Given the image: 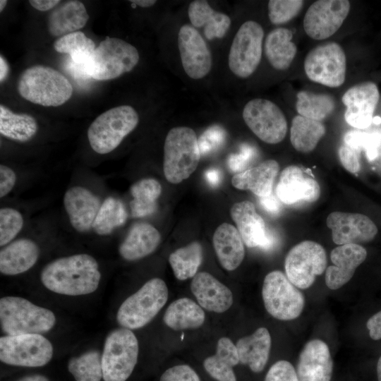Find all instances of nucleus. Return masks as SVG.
Returning <instances> with one entry per match:
<instances>
[{"label":"nucleus","mask_w":381,"mask_h":381,"mask_svg":"<svg viewBox=\"0 0 381 381\" xmlns=\"http://www.w3.org/2000/svg\"><path fill=\"white\" fill-rule=\"evenodd\" d=\"M88 19L85 6L81 1H68L50 13L47 20L48 31L51 35L61 37L83 28Z\"/></svg>","instance_id":"obj_30"},{"label":"nucleus","mask_w":381,"mask_h":381,"mask_svg":"<svg viewBox=\"0 0 381 381\" xmlns=\"http://www.w3.org/2000/svg\"><path fill=\"white\" fill-rule=\"evenodd\" d=\"M16 381H49V379L42 375L34 374L23 377Z\"/></svg>","instance_id":"obj_57"},{"label":"nucleus","mask_w":381,"mask_h":381,"mask_svg":"<svg viewBox=\"0 0 381 381\" xmlns=\"http://www.w3.org/2000/svg\"><path fill=\"white\" fill-rule=\"evenodd\" d=\"M37 243L30 238L15 240L0 251V272L5 275H17L29 270L40 256Z\"/></svg>","instance_id":"obj_25"},{"label":"nucleus","mask_w":381,"mask_h":381,"mask_svg":"<svg viewBox=\"0 0 381 381\" xmlns=\"http://www.w3.org/2000/svg\"><path fill=\"white\" fill-rule=\"evenodd\" d=\"M63 204L73 229L79 233H86L92 229L102 202L89 188L77 185L65 192Z\"/></svg>","instance_id":"obj_21"},{"label":"nucleus","mask_w":381,"mask_h":381,"mask_svg":"<svg viewBox=\"0 0 381 381\" xmlns=\"http://www.w3.org/2000/svg\"><path fill=\"white\" fill-rule=\"evenodd\" d=\"M238 363L236 344L229 338L222 337L217 341L215 353L205 359L203 366L217 381H236L233 367Z\"/></svg>","instance_id":"obj_32"},{"label":"nucleus","mask_w":381,"mask_h":381,"mask_svg":"<svg viewBox=\"0 0 381 381\" xmlns=\"http://www.w3.org/2000/svg\"><path fill=\"white\" fill-rule=\"evenodd\" d=\"M264 30L255 21L243 23L235 35L229 53L231 71L237 77L246 78L258 68L262 53Z\"/></svg>","instance_id":"obj_12"},{"label":"nucleus","mask_w":381,"mask_h":381,"mask_svg":"<svg viewBox=\"0 0 381 381\" xmlns=\"http://www.w3.org/2000/svg\"><path fill=\"white\" fill-rule=\"evenodd\" d=\"M6 4H7V1H6V0H1L0 1V11L1 12L4 9Z\"/></svg>","instance_id":"obj_60"},{"label":"nucleus","mask_w":381,"mask_h":381,"mask_svg":"<svg viewBox=\"0 0 381 381\" xmlns=\"http://www.w3.org/2000/svg\"><path fill=\"white\" fill-rule=\"evenodd\" d=\"M205 178L209 184L216 186L221 180V174L217 169H210L205 172Z\"/></svg>","instance_id":"obj_55"},{"label":"nucleus","mask_w":381,"mask_h":381,"mask_svg":"<svg viewBox=\"0 0 381 381\" xmlns=\"http://www.w3.org/2000/svg\"><path fill=\"white\" fill-rule=\"evenodd\" d=\"M0 322L2 331L9 336L42 334L56 323L54 313L18 296L0 300Z\"/></svg>","instance_id":"obj_4"},{"label":"nucleus","mask_w":381,"mask_h":381,"mask_svg":"<svg viewBox=\"0 0 381 381\" xmlns=\"http://www.w3.org/2000/svg\"><path fill=\"white\" fill-rule=\"evenodd\" d=\"M16 174L8 166L0 165V197L3 198L13 189L16 183Z\"/></svg>","instance_id":"obj_51"},{"label":"nucleus","mask_w":381,"mask_h":381,"mask_svg":"<svg viewBox=\"0 0 381 381\" xmlns=\"http://www.w3.org/2000/svg\"><path fill=\"white\" fill-rule=\"evenodd\" d=\"M258 157L257 149L250 144L243 143L238 153L229 155L227 164L229 169L237 174L248 169V166Z\"/></svg>","instance_id":"obj_47"},{"label":"nucleus","mask_w":381,"mask_h":381,"mask_svg":"<svg viewBox=\"0 0 381 381\" xmlns=\"http://www.w3.org/2000/svg\"><path fill=\"white\" fill-rule=\"evenodd\" d=\"M137 337L129 329L121 327L107 336L102 353L104 381H126L138 362Z\"/></svg>","instance_id":"obj_8"},{"label":"nucleus","mask_w":381,"mask_h":381,"mask_svg":"<svg viewBox=\"0 0 381 381\" xmlns=\"http://www.w3.org/2000/svg\"><path fill=\"white\" fill-rule=\"evenodd\" d=\"M230 214L243 243L248 248L259 247L269 250L273 247L274 237L266 229L265 221L258 214L252 202H236L231 207Z\"/></svg>","instance_id":"obj_20"},{"label":"nucleus","mask_w":381,"mask_h":381,"mask_svg":"<svg viewBox=\"0 0 381 381\" xmlns=\"http://www.w3.org/2000/svg\"><path fill=\"white\" fill-rule=\"evenodd\" d=\"M298 381H330L333 361L326 343L313 339L301 351L296 367Z\"/></svg>","instance_id":"obj_22"},{"label":"nucleus","mask_w":381,"mask_h":381,"mask_svg":"<svg viewBox=\"0 0 381 381\" xmlns=\"http://www.w3.org/2000/svg\"><path fill=\"white\" fill-rule=\"evenodd\" d=\"M159 381H200V379L190 365L183 364L166 370Z\"/></svg>","instance_id":"obj_49"},{"label":"nucleus","mask_w":381,"mask_h":381,"mask_svg":"<svg viewBox=\"0 0 381 381\" xmlns=\"http://www.w3.org/2000/svg\"><path fill=\"white\" fill-rule=\"evenodd\" d=\"M188 18L194 28H203L208 40L222 38L231 25V19L226 14L215 11L204 0L192 1L188 10Z\"/></svg>","instance_id":"obj_31"},{"label":"nucleus","mask_w":381,"mask_h":381,"mask_svg":"<svg viewBox=\"0 0 381 381\" xmlns=\"http://www.w3.org/2000/svg\"><path fill=\"white\" fill-rule=\"evenodd\" d=\"M200 152L195 131L186 126L171 128L164 145L163 171L166 179L179 183L197 169Z\"/></svg>","instance_id":"obj_3"},{"label":"nucleus","mask_w":381,"mask_h":381,"mask_svg":"<svg viewBox=\"0 0 381 381\" xmlns=\"http://www.w3.org/2000/svg\"><path fill=\"white\" fill-rule=\"evenodd\" d=\"M163 320L174 330L193 329L205 322V313L202 308L188 298H181L173 301L167 308Z\"/></svg>","instance_id":"obj_34"},{"label":"nucleus","mask_w":381,"mask_h":381,"mask_svg":"<svg viewBox=\"0 0 381 381\" xmlns=\"http://www.w3.org/2000/svg\"><path fill=\"white\" fill-rule=\"evenodd\" d=\"M212 241L222 267L228 271L236 270L245 257L243 241L238 229L231 224L222 223L215 230Z\"/></svg>","instance_id":"obj_28"},{"label":"nucleus","mask_w":381,"mask_h":381,"mask_svg":"<svg viewBox=\"0 0 381 381\" xmlns=\"http://www.w3.org/2000/svg\"><path fill=\"white\" fill-rule=\"evenodd\" d=\"M275 194L284 204L291 205L301 202H313L320 196L318 181L296 165L284 169L277 182Z\"/></svg>","instance_id":"obj_18"},{"label":"nucleus","mask_w":381,"mask_h":381,"mask_svg":"<svg viewBox=\"0 0 381 381\" xmlns=\"http://www.w3.org/2000/svg\"><path fill=\"white\" fill-rule=\"evenodd\" d=\"M296 109L300 116L322 121L334 111L335 101L328 94L302 90L297 93Z\"/></svg>","instance_id":"obj_39"},{"label":"nucleus","mask_w":381,"mask_h":381,"mask_svg":"<svg viewBox=\"0 0 381 381\" xmlns=\"http://www.w3.org/2000/svg\"><path fill=\"white\" fill-rule=\"evenodd\" d=\"M226 138L225 131L219 126L206 129L198 139L201 156L210 154L223 145Z\"/></svg>","instance_id":"obj_46"},{"label":"nucleus","mask_w":381,"mask_h":381,"mask_svg":"<svg viewBox=\"0 0 381 381\" xmlns=\"http://www.w3.org/2000/svg\"><path fill=\"white\" fill-rule=\"evenodd\" d=\"M190 290L198 304L208 311L224 313L234 302L231 291L206 272H198L193 277Z\"/></svg>","instance_id":"obj_24"},{"label":"nucleus","mask_w":381,"mask_h":381,"mask_svg":"<svg viewBox=\"0 0 381 381\" xmlns=\"http://www.w3.org/2000/svg\"><path fill=\"white\" fill-rule=\"evenodd\" d=\"M262 296L267 313L280 320L297 318L305 305L303 294L286 275L278 270L272 271L265 276Z\"/></svg>","instance_id":"obj_9"},{"label":"nucleus","mask_w":381,"mask_h":381,"mask_svg":"<svg viewBox=\"0 0 381 381\" xmlns=\"http://www.w3.org/2000/svg\"><path fill=\"white\" fill-rule=\"evenodd\" d=\"M304 71L312 81L329 87H338L344 80L346 55L335 42L320 44L311 49L304 61Z\"/></svg>","instance_id":"obj_11"},{"label":"nucleus","mask_w":381,"mask_h":381,"mask_svg":"<svg viewBox=\"0 0 381 381\" xmlns=\"http://www.w3.org/2000/svg\"><path fill=\"white\" fill-rule=\"evenodd\" d=\"M292 32L285 28H277L270 31L265 41V54L277 70L287 69L294 59L297 47L292 42Z\"/></svg>","instance_id":"obj_33"},{"label":"nucleus","mask_w":381,"mask_h":381,"mask_svg":"<svg viewBox=\"0 0 381 381\" xmlns=\"http://www.w3.org/2000/svg\"><path fill=\"white\" fill-rule=\"evenodd\" d=\"M303 6L302 0H270L268 16L274 25L284 24L294 18Z\"/></svg>","instance_id":"obj_44"},{"label":"nucleus","mask_w":381,"mask_h":381,"mask_svg":"<svg viewBox=\"0 0 381 381\" xmlns=\"http://www.w3.org/2000/svg\"><path fill=\"white\" fill-rule=\"evenodd\" d=\"M178 47L182 66L188 76L198 80L209 73L212 64L211 52L193 26L183 25L180 28Z\"/></svg>","instance_id":"obj_16"},{"label":"nucleus","mask_w":381,"mask_h":381,"mask_svg":"<svg viewBox=\"0 0 381 381\" xmlns=\"http://www.w3.org/2000/svg\"><path fill=\"white\" fill-rule=\"evenodd\" d=\"M130 192V210L133 217H143L156 212L157 199L162 193V186L157 180L140 179L131 186Z\"/></svg>","instance_id":"obj_36"},{"label":"nucleus","mask_w":381,"mask_h":381,"mask_svg":"<svg viewBox=\"0 0 381 381\" xmlns=\"http://www.w3.org/2000/svg\"><path fill=\"white\" fill-rule=\"evenodd\" d=\"M271 343L270 332L263 327L240 338L236 344L240 363L248 365L254 373L261 372L268 361Z\"/></svg>","instance_id":"obj_29"},{"label":"nucleus","mask_w":381,"mask_h":381,"mask_svg":"<svg viewBox=\"0 0 381 381\" xmlns=\"http://www.w3.org/2000/svg\"><path fill=\"white\" fill-rule=\"evenodd\" d=\"M53 47L59 53L69 54L72 61L82 68L96 48L95 42L81 31L73 32L58 38Z\"/></svg>","instance_id":"obj_41"},{"label":"nucleus","mask_w":381,"mask_h":381,"mask_svg":"<svg viewBox=\"0 0 381 381\" xmlns=\"http://www.w3.org/2000/svg\"><path fill=\"white\" fill-rule=\"evenodd\" d=\"M126 219L127 212L123 203L110 196L102 202L92 229L99 236H107L116 228L123 225Z\"/></svg>","instance_id":"obj_40"},{"label":"nucleus","mask_w":381,"mask_h":381,"mask_svg":"<svg viewBox=\"0 0 381 381\" xmlns=\"http://www.w3.org/2000/svg\"><path fill=\"white\" fill-rule=\"evenodd\" d=\"M9 68L8 64L2 55L0 56V82L2 83L6 80L8 75Z\"/></svg>","instance_id":"obj_56"},{"label":"nucleus","mask_w":381,"mask_h":381,"mask_svg":"<svg viewBox=\"0 0 381 381\" xmlns=\"http://www.w3.org/2000/svg\"><path fill=\"white\" fill-rule=\"evenodd\" d=\"M30 5L40 11H46L54 8L60 3L59 0H30Z\"/></svg>","instance_id":"obj_54"},{"label":"nucleus","mask_w":381,"mask_h":381,"mask_svg":"<svg viewBox=\"0 0 381 381\" xmlns=\"http://www.w3.org/2000/svg\"><path fill=\"white\" fill-rule=\"evenodd\" d=\"M18 91L23 98L32 103L44 107H58L71 97L73 87L59 71L37 65L21 73Z\"/></svg>","instance_id":"obj_2"},{"label":"nucleus","mask_w":381,"mask_h":381,"mask_svg":"<svg viewBox=\"0 0 381 381\" xmlns=\"http://www.w3.org/2000/svg\"><path fill=\"white\" fill-rule=\"evenodd\" d=\"M366 327L372 339L379 340L381 339V310L368 320Z\"/></svg>","instance_id":"obj_52"},{"label":"nucleus","mask_w":381,"mask_h":381,"mask_svg":"<svg viewBox=\"0 0 381 381\" xmlns=\"http://www.w3.org/2000/svg\"><path fill=\"white\" fill-rule=\"evenodd\" d=\"M279 170V165L276 160L267 159L255 167L235 174L231 183L236 188L250 190L259 198L267 197L272 194Z\"/></svg>","instance_id":"obj_27"},{"label":"nucleus","mask_w":381,"mask_h":381,"mask_svg":"<svg viewBox=\"0 0 381 381\" xmlns=\"http://www.w3.org/2000/svg\"><path fill=\"white\" fill-rule=\"evenodd\" d=\"M161 242L159 231L148 223H137L121 243L119 252L126 260L134 261L152 253Z\"/></svg>","instance_id":"obj_26"},{"label":"nucleus","mask_w":381,"mask_h":381,"mask_svg":"<svg viewBox=\"0 0 381 381\" xmlns=\"http://www.w3.org/2000/svg\"><path fill=\"white\" fill-rule=\"evenodd\" d=\"M243 119L251 131L269 144L282 141L287 132V121L279 107L262 98L249 101L243 110Z\"/></svg>","instance_id":"obj_14"},{"label":"nucleus","mask_w":381,"mask_h":381,"mask_svg":"<svg viewBox=\"0 0 381 381\" xmlns=\"http://www.w3.org/2000/svg\"><path fill=\"white\" fill-rule=\"evenodd\" d=\"M347 0H319L308 8L303 18V28L308 37L325 40L341 26L350 11Z\"/></svg>","instance_id":"obj_15"},{"label":"nucleus","mask_w":381,"mask_h":381,"mask_svg":"<svg viewBox=\"0 0 381 381\" xmlns=\"http://www.w3.org/2000/svg\"><path fill=\"white\" fill-rule=\"evenodd\" d=\"M36 119L27 114L13 113L3 104L0 105V133L4 137L17 142L30 140L37 133Z\"/></svg>","instance_id":"obj_35"},{"label":"nucleus","mask_w":381,"mask_h":381,"mask_svg":"<svg viewBox=\"0 0 381 381\" xmlns=\"http://www.w3.org/2000/svg\"><path fill=\"white\" fill-rule=\"evenodd\" d=\"M326 222L332 231L334 243L339 246L369 242L377 233L375 223L359 213L333 212L328 215Z\"/></svg>","instance_id":"obj_19"},{"label":"nucleus","mask_w":381,"mask_h":381,"mask_svg":"<svg viewBox=\"0 0 381 381\" xmlns=\"http://www.w3.org/2000/svg\"><path fill=\"white\" fill-rule=\"evenodd\" d=\"M260 203L267 212L276 214L280 211V205L277 199L272 194L267 197L260 198Z\"/></svg>","instance_id":"obj_53"},{"label":"nucleus","mask_w":381,"mask_h":381,"mask_svg":"<svg viewBox=\"0 0 381 381\" xmlns=\"http://www.w3.org/2000/svg\"><path fill=\"white\" fill-rule=\"evenodd\" d=\"M380 99L375 83L366 81L348 89L341 97L346 109L344 119L351 126L358 129L368 128L373 121V114Z\"/></svg>","instance_id":"obj_17"},{"label":"nucleus","mask_w":381,"mask_h":381,"mask_svg":"<svg viewBox=\"0 0 381 381\" xmlns=\"http://www.w3.org/2000/svg\"><path fill=\"white\" fill-rule=\"evenodd\" d=\"M360 151L346 145H341L338 150L339 160L348 171L356 174L360 171Z\"/></svg>","instance_id":"obj_50"},{"label":"nucleus","mask_w":381,"mask_h":381,"mask_svg":"<svg viewBox=\"0 0 381 381\" xmlns=\"http://www.w3.org/2000/svg\"><path fill=\"white\" fill-rule=\"evenodd\" d=\"M377 381H381V356L377 361Z\"/></svg>","instance_id":"obj_59"},{"label":"nucleus","mask_w":381,"mask_h":381,"mask_svg":"<svg viewBox=\"0 0 381 381\" xmlns=\"http://www.w3.org/2000/svg\"><path fill=\"white\" fill-rule=\"evenodd\" d=\"M325 132V127L321 121L298 115L291 121V143L297 151L308 153L316 147Z\"/></svg>","instance_id":"obj_37"},{"label":"nucleus","mask_w":381,"mask_h":381,"mask_svg":"<svg viewBox=\"0 0 381 381\" xmlns=\"http://www.w3.org/2000/svg\"><path fill=\"white\" fill-rule=\"evenodd\" d=\"M68 370L75 381H101L103 379L102 354L90 350L73 356L68 360Z\"/></svg>","instance_id":"obj_42"},{"label":"nucleus","mask_w":381,"mask_h":381,"mask_svg":"<svg viewBox=\"0 0 381 381\" xmlns=\"http://www.w3.org/2000/svg\"><path fill=\"white\" fill-rule=\"evenodd\" d=\"M265 381H298L296 371L291 363L281 360L274 363L266 374Z\"/></svg>","instance_id":"obj_48"},{"label":"nucleus","mask_w":381,"mask_h":381,"mask_svg":"<svg viewBox=\"0 0 381 381\" xmlns=\"http://www.w3.org/2000/svg\"><path fill=\"white\" fill-rule=\"evenodd\" d=\"M366 257L367 251L359 244H345L334 248L330 254L334 265L329 266L325 272L327 286L332 290L341 288L349 282Z\"/></svg>","instance_id":"obj_23"},{"label":"nucleus","mask_w":381,"mask_h":381,"mask_svg":"<svg viewBox=\"0 0 381 381\" xmlns=\"http://www.w3.org/2000/svg\"><path fill=\"white\" fill-rule=\"evenodd\" d=\"M138 122V114L130 105L110 109L99 115L89 126V144L96 153L108 154L121 143Z\"/></svg>","instance_id":"obj_6"},{"label":"nucleus","mask_w":381,"mask_h":381,"mask_svg":"<svg viewBox=\"0 0 381 381\" xmlns=\"http://www.w3.org/2000/svg\"><path fill=\"white\" fill-rule=\"evenodd\" d=\"M167 299L168 288L164 280L151 279L121 304L117 322L131 330L141 328L157 315Z\"/></svg>","instance_id":"obj_7"},{"label":"nucleus","mask_w":381,"mask_h":381,"mask_svg":"<svg viewBox=\"0 0 381 381\" xmlns=\"http://www.w3.org/2000/svg\"><path fill=\"white\" fill-rule=\"evenodd\" d=\"M53 346L40 334L6 335L0 338V360L14 366L37 368L52 358Z\"/></svg>","instance_id":"obj_10"},{"label":"nucleus","mask_w":381,"mask_h":381,"mask_svg":"<svg viewBox=\"0 0 381 381\" xmlns=\"http://www.w3.org/2000/svg\"><path fill=\"white\" fill-rule=\"evenodd\" d=\"M202 261V248L198 241H193L171 253L169 262L176 278L183 281L193 277Z\"/></svg>","instance_id":"obj_38"},{"label":"nucleus","mask_w":381,"mask_h":381,"mask_svg":"<svg viewBox=\"0 0 381 381\" xmlns=\"http://www.w3.org/2000/svg\"><path fill=\"white\" fill-rule=\"evenodd\" d=\"M24 225V218L20 211L4 207L0 210V246L4 247L12 242Z\"/></svg>","instance_id":"obj_43"},{"label":"nucleus","mask_w":381,"mask_h":381,"mask_svg":"<svg viewBox=\"0 0 381 381\" xmlns=\"http://www.w3.org/2000/svg\"><path fill=\"white\" fill-rule=\"evenodd\" d=\"M42 284L49 291L67 296H80L97 290L101 279L99 265L86 253L61 257L41 271Z\"/></svg>","instance_id":"obj_1"},{"label":"nucleus","mask_w":381,"mask_h":381,"mask_svg":"<svg viewBox=\"0 0 381 381\" xmlns=\"http://www.w3.org/2000/svg\"><path fill=\"white\" fill-rule=\"evenodd\" d=\"M129 1L143 8L150 7L157 2L155 0H131Z\"/></svg>","instance_id":"obj_58"},{"label":"nucleus","mask_w":381,"mask_h":381,"mask_svg":"<svg viewBox=\"0 0 381 381\" xmlns=\"http://www.w3.org/2000/svg\"><path fill=\"white\" fill-rule=\"evenodd\" d=\"M381 137L377 133H369L359 131H349L344 136L345 144L357 150H363L369 160L374 159L377 155Z\"/></svg>","instance_id":"obj_45"},{"label":"nucleus","mask_w":381,"mask_h":381,"mask_svg":"<svg viewBox=\"0 0 381 381\" xmlns=\"http://www.w3.org/2000/svg\"><path fill=\"white\" fill-rule=\"evenodd\" d=\"M327 257L324 248L312 241H302L288 253L284 262L286 275L297 288L312 286L317 276L326 270Z\"/></svg>","instance_id":"obj_13"},{"label":"nucleus","mask_w":381,"mask_h":381,"mask_svg":"<svg viewBox=\"0 0 381 381\" xmlns=\"http://www.w3.org/2000/svg\"><path fill=\"white\" fill-rule=\"evenodd\" d=\"M139 59L134 46L121 39L107 37L95 48L83 70L95 80H112L131 71Z\"/></svg>","instance_id":"obj_5"}]
</instances>
